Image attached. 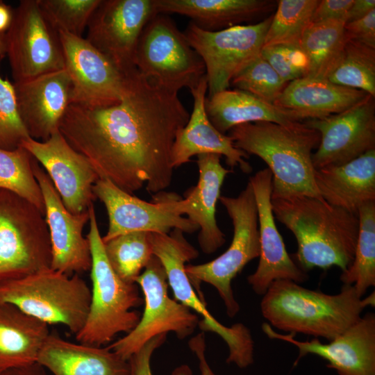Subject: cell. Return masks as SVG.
I'll return each instance as SVG.
<instances>
[{
  "label": "cell",
  "mask_w": 375,
  "mask_h": 375,
  "mask_svg": "<svg viewBox=\"0 0 375 375\" xmlns=\"http://www.w3.org/2000/svg\"><path fill=\"white\" fill-rule=\"evenodd\" d=\"M167 334L159 335L146 343L128 360L131 375H153L151 369V358L154 351L166 340ZM191 351L199 360L201 375H215L206 358V340L204 333L197 334L188 342ZM172 375H192L188 365H182L176 367Z\"/></svg>",
  "instance_id": "cell-39"
},
{
  "label": "cell",
  "mask_w": 375,
  "mask_h": 375,
  "mask_svg": "<svg viewBox=\"0 0 375 375\" xmlns=\"http://www.w3.org/2000/svg\"><path fill=\"white\" fill-rule=\"evenodd\" d=\"M33 160L22 146L14 150L0 148V189L17 194L44 212L42 193L33 173Z\"/></svg>",
  "instance_id": "cell-35"
},
{
  "label": "cell",
  "mask_w": 375,
  "mask_h": 375,
  "mask_svg": "<svg viewBox=\"0 0 375 375\" xmlns=\"http://www.w3.org/2000/svg\"><path fill=\"white\" fill-rule=\"evenodd\" d=\"M149 232H131L103 242L106 258L123 281L135 283L153 256Z\"/></svg>",
  "instance_id": "cell-34"
},
{
  "label": "cell",
  "mask_w": 375,
  "mask_h": 375,
  "mask_svg": "<svg viewBox=\"0 0 375 375\" xmlns=\"http://www.w3.org/2000/svg\"><path fill=\"white\" fill-rule=\"evenodd\" d=\"M101 0H38L47 21L58 33L83 37Z\"/></svg>",
  "instance_id": "cell-37"
},
{
  "label": "cell",
  "mask_w": 375,
  "mask_h": 375,
  "mask_svg": "<svg viewBox=\"0 0 375 375\" xmlns=\"http://www.w3.org/2000/svg\"><path fill=\"white\" fill-rule=\"evenodd\" d=\"M14 82L65 68L58 33L45 19L38 0H22L3 38Z\"/></svg>",
  "instance_id": "cell-13"
},
{
  "label": "cell",
  "mask_w": 375,
  "mask_h": 375,
  "mask_svg": "<svg viewBox=\"0 0 375 375\" xmlns=\"http://www.w3.org/2000/svg\"><path fill=\"white\" fill-rule=\"evenodd\" d=\"M38 362L53 375H131L128 360L108 347L75 343L51 333Z\"/></svg>",
  "instance_id": "cell-26"
},
{
  "label": "cell",
  "mask_w": 375,
  "mask_h": 375,
  "mask_svg": "<svg viewBox=\"0 0 375 375\" xmlns=\"http://www.w3.org/2000/svg\"><path fill=\"white\" fill-rule=\"evenodd\" d=\"M345 24L330 20L310 23L306 28L299 48L307 60L306 77L326 79L346 41Z\"/></svg>",
  "instance_id": "cell-31"
},
{
  "label": "cell",
  "mask_w": 375,
  "mask_h": 375,
  "mask_svg": "<svg viewBox=\"0 0 375 375\" xmlns=\"http://www.w3.org/2000/svg\"><path fill=\"white\" fill-rule=\"evenodd\" d=\"M272 206L274 218L297 240L295 258L303 271L337 267L344 272L351 265L357 243L358 214L309 196L272 199Z\"/></svg>",
  "instance_id": "cell-2"
},
{
  "label": "cell",
  "mask_w": 375,
  "mask_h": 375,
  "mask_svg": "<svg viewBox=\"0 0 375 375\" xmlns=\"http://www.w3.org/2000/svg\"><path fill=\"white\" fill-rule=\"evenodd\" d=\"M92 191L108 213V228L102 237L103 242L131 232L169 233L176 228L192 233L199 230L188 218L168 210L156 197L152 202L145 201L101 178L95 182Z\"/></svg>",
  "instance_id": "cell-21"
},
{
  "label": "cell",
  "mask_w": 375,
  "mask_h": 375,
  "mask_svg": "<svg viewBox=\"0 0 375 375\" xmlns=\"http://www.w3.org/2000/svg\"><path fill=\"white\" fill-rule=\"evenodd\" d=\"M326 79L375 97V49L346 39Z\"/></svg>",
  "instance_id": "cell-33"
},
{
  "label": "cell",
  "mask_w": 375,
  "mask_h": 375,
  "mask_svg": "<svg viewBox=\"0 0 375 375\" xmlns=\"http://www.w3.org/2000/svg\"><path fill=\"white\" fill-rule=\"evenodd\" d=\"M374 9V0H354L347 14L345 22L347 24L360 19Z\"/></svg>",
  "instance_id": "cell-44"
},
{
  "label": "cell",
  "mask_w": 375,
  "mask_h": 375,
  "mask_svg": "<svg viewBox=\"0 0 375 375\" xmlns=\"http://www.w3.org/2000/svg\"><path fill=\"white\" fill-rule=\"evenodd\" d=\"M228 136L235 147L258 156L267 165L272 174V199L322 198L312 160V151L320 140L317 130L303 122H257L233 127Z\"/></svg>",
  "instance_id": "cell-4"
},
{
  "label": "cell",
  "mask_w": 375,
  "mask_h": 375,
  "mask_svg": "<svg viewBox=\"0 0 375 375\" xmlns=\"http://www.w3.org/2000/svg\"><path fill=\"white\" fill-rule=\"evenodd\" d=\"M58 35L65 69L72 83L71 103L101 107L118 103L128 75L122 73L83 37L64 32Z\"/></svg>",
  "instance_id": "cell-15"
},
{
  "label": "cell",
  "mask_w": 375,
  "mask_h": 375,
  "mask_svg": "<svg viewBox=\"0 0 375 375\" xmlns=\"http://www.w3.org/2000/svg\"><path fill=\"white\" fill-rule=\"evenodd\" d=\"M51 247L44 212L0 189V282L51 269Z\"/></svg>",
  "instance_id": "cell-9"
},
{
  "label": "cell",
  "mask_w": 375,
  "mask_h": 375,
  "mask_svg": "<svg viewBox=\"0 0 375 375\" xmlns=\"http://www.w3.org/2000/svg\"><path fill=\"white\" fill-rule=\"evenodd\" d=\"M268 62L258 54L231 79V85L274 104L286 86Z\"/></svg>",
  "instance_id": "cell-38"
},
{
  "label": "cell",
  "mask_w": 375,
  "mask_h": 375,
  "mask_svg": "<svg viewBox=\"0 0 375 375\" xmlns=\"http://www.w3.org/2000/svg\"><path fill=\"white\" fill-rule=\"evenodd\" d=\"M157 13L190 17L200 28L217 31L258 18L272 10L270 0H153Z\"/></svg>",
  "instance_id": "cell-28"
},
{
  "label": "cell",
  "mask_w": 375,
  "mask_h": 375,
  "mask_svg": "<svg viewBox=\"0 0 375 375\" xmlns=\"http://www.w3.org/2000/svg\"><path fill=\"white\" fill-rule=\"evenodd\" d=\"M156 14L153 0H101L88 24L85 39L128 75L136 70L133 59L141 33Z\"/></svg>",
  "instance_id": "cell-14"
},
{
  "label": "cell",
  "mask_w": 375,
  "mask_h": 375,
  "mask_svg": "<svg viewBox=\"0 0 375 375\" xmlns=\"http://www.w3.org/2000/svg\"><path fill=\"white\" fill-rule=\"evenodd\" d=\"M359 227L354 258L340 276L343 285H353L362 297L375 285V201L358 210Z\"/></svg>",
  "instance_id": "cell-32"
},
{
  "label": "cell",
  "mask_w": 375,
  "mask_h": 375,
  "mask_svg": "<svg viewBox=\"0 0 375 375\" xmlns=\"http://www.w3.org/2000/svg\"><path fill=\"white\" fill-rule=\"evenodd\" d=\"M256 200L260 244L259 262L247 282L253 292L263 295L278 280L305 282L308 276L289 256L276 223L272 206V174L268 168L249 178Z\"/></svg>",
  "instance_id": "cell-19"
},
{
  "label": "cell",
  "mask_w": 375,
  "mask_h": 375,
  "mask_svg": "<svg viewBox=\"0 0 375 375\" xmlns=\"http://www.w3.org/2000/svg\"><path fill=\"white\" fill-rule=\"evenodd\" d=\"M315 182L328 203L358 214L375 201V149L342 165L316 169Z\"/></svg>",
  "instance_id": "cell-25"
},
{
  "label": "cell",
  "mask_w": 375,
  "mask_h": 375,
  "mask_svg": "<svg viewBox=\"0 0 375 375\" xmlns=\"http://www.w3.org/2000/svg\"><path fill=\"white\" fill-rule=\"evenodd\" d=\"M153 253L162 265L174 299L201 316L198 326L204 332L217 334L228 348L227 363L241 369L253 362L254 343L249 329L243 324L226 326L208 310L192 286L185 272L186 262L198 257V251L190 244L179 229L170 233H150Z\"/></svg>",
  "instance_id": "cell-8"
},
{
  "label": "cell",
  "mask_w": 375,
  "mask_h": 375,
  "mask_svg": "<svg viewBox=\"0 0 375 375\" xmlns=\"http://www.w3.org/2000/svg\"><path fill=\"white\" fill-rule=\"evenodd\" d=\"M33 169L44 199L51 247V269L69 276L90 271V247L88 238L83 234L90 220L89 208L78 214L71 213L65 207L49 176L35 158Z\"/></svg>",
  "instance_id": "cell-18"
},
{
  "label": "cell",
  "mask_w": 375,
  "mask_h": 375,
  "mask_svg": "<svg viewBox=\"0 0 375 375\" xmlns=\"http://www.w3.org/2000/svg\"><path fill=\"white\" fill-rule=\"evenodd\" d=\"M374 303V292L362 299L353 285H343L339 293L329 294L292 281L278 280L262 295L260 311L268 324L278 330L331 341Z\"/></svg>",
  "instance_id": "cell-3"
},
{
  "label": "cell",
  "mask_w": 375,
  "mask_h": 375,
  "mask_svg": "<svg viewBox=\"0 0 375 375\" xmlns=\"http://www.w3.org/2000/svg\"><path fill=\"white\" fill-rule=\"evenodd\" d=\"M345 38L375 49V9L365 17L345 24Z\"/></svg>",
  "instance_id": "cell-42"
},
{
  "label": "cell",
  "mask_w": 375,
  "mask_h": 375,
  "mask_svg": "<svg viewBox=\"0 0 375 375\" xmlns=\"http://www.w3.org/2000/svg\"><path fill=\"white\" fill-rule=\"evenodd\" d=\"M219 200L226 208L233 226V235L228 248L215 259L199 265H185V272L199 298L205 302L200 284L212 285L223 301L229 317L240 311L232 281L252 260L260 255L258 212L251 185L236 197L220 196Z\"/></svg>",
  "instance_id": "cell-7"
},
{
  "label": "cell",
  "mask_w": 375,
  "mask_h": 375,
  "mask_svg": "<svg viewBox=\"0 0 375 375\" xmlns=\"http://www.w3.org/2000/svg\"><path fill=\"white\" fill-rule=\"evenodd\" d=\"M135 283L144 295V309L137 326L108 347L128 360L153 338L174 332L184 339L198 326V315L168 294V282L159 259L152 256Z\"/></svg>",
  "instance_id": "cell-11"
},
{
  "label": "cell",
  "mask_w": 375,
  "mask_h": 375,
  "mask_svg": "<svg viewBox=\"0 0 375 375\" xmlns=\"http://www.w3.org/2000/svg\"><path fill=\"white\" fill-rule=\"evenodd\" d=\"M190 91L194 101L193 110L175 138L171 153L172 167H180L194 156L215 153L224 156L231 167H239L243 172L250 173L252 167L245 160L247 154L235 147L231 137L217 130L208 119L205 109L208 91L206 75Z\"/></svg>",
  "instance_id": "cell-24"
},
{
  "label": "cell",
  "mask_w": 375,
  "mask_h": 375,
  "mask_svg": "<svg viewBox=\"0 0 375 375\" xmlns=\"http://www.w3.org/2000/svg\"><path fill=\"white\" fill-rule=\"evenodd\" d=\"M260 55L286 83L307 75V60L299 47L283 44L264 47Z\"/></svg>",
  "instance_id": "cell-41"
},
{
  "label": "cell",
  "mask_w": 375,
  "mask_h": 375,
  "mask_svg": "<svg viewBox=\"0 0 375 375\" xmlns=\"http://www.w3.org/2000/svg\"><path fill=\"white\" fill-rule=\"evenodd\" d=\"M90 229L87 235L91 252V299L86 320L75 335L78 342L102 347L120 333L131 331L138 324L140 312L132 310L144 299L139 286L121 279L111 267L105 253L93 203L89 207Z\"/></svg>",
  "instance_id": "cell-5"
},
{
  "label": "cell",
  "mask_w": 375,
  "mask_h": 375,
  "mask_svg": "<svg viewBox=\"0 0 375 375\" xmlns=\"http://www.w3.org/2000/svg\"><path fill=\"white\" fill-rule=\"evenodd\" d=\"M13 10L10 6L0 1V38L3 33L8 31L11 25Z\"/></svg>",
  "instance_id": "cell-46"
},
{
  "label": "cell",
  "mask_w": 375,
  "mask_h": 375,
  "mask_svg": "<svg viewBox=\"0 0 375 375\" xmlns=\"http://www.w3.org/2000/svg\"><path fill=\"white\" fill-rule=\"evenodd\" d=\"M205 109L212 124L223 134L246 123L288 124L299 122L290 111L238 89L225 90L206 97Z\"/></svg>",
  "instance_id": "cell-30"
},
{
  "label": "cell",
  "mask_w": 375,
  "mask_h": 375,
  "mask_svg": "<svg viewBox=\"0 0 375 375\" xmlns=\"http://www.w3.org/2000/svg\"><path fill=\"white\" fill-rule=\"evenodd\" d=\"M18 111L30 138L47 140L59 130L71 104L72 83L64 69L14 82Z\"/></svg>",
  "instance_id": "cell-23"
},
{
  "label": "cell",
  "mask_w": 375,
  "mask_h": 375,
  "mask_svg": "<svg viewBox=\"0 0 375 375\" xmlns=\"http://www.w3.org/2000/svg\"><path fill=\"white\" fill-rule=\"evenodd\" d=\"M20 146L42 165L71 213H81L93 203L96 197L92 188L99 177L88 160L69 144L59 130L47 140L29 138Z\"/></svg>",
  "instance_id": "cell-17"
},
{
  "label": "cell",
  "mask_w": 375,
  "mask_h": 375,
  "mask_svg": "<svg viewBox=\"0 0 375 375\" xmlns=\"http://www.w3.org/2000/svg\"><path fill=\"white\" fill-rule=\"evenodd\" d=\"M3 40V38H0V42H2Z\"/></svg>",
  "instance_id": "cell-48"
},
{
  "label": "cell",
  "mask_w": 375,
  "mask_h": 375,
  "mask_svg": "<svg viewBox=\"0 0 375 375\" xmlns=\"http://www.w3.org/2000/svg\"><path fill=\"white\" fill-rule=\"evenodd\" d=\"M367 95L362 90L339 85L326 78L306 76L286 85L274 104L303 122L341 112Z\"/></svg>",
  "instance_id": "cell-27"
},
{
  "label": "cell",
  "mask_w": 375,
  "mask_h": 375,
  "mask_svg": "<svg viewBox=\"0 0 375 375\" xmlns=\"http://www.w3.org/2000/svg\"><path fill=\"white\" fill-rule=\"evenodd\" d=\"M29 138L19 114L13 84L0 76V148L14 150Z\"/></svg>",
  "instance_id": "cell-40"
},
{
  "label": "cell",
  "mask_w": 375,
  "mask_h": 375,
  "mask_svg": "<svg viewBox=\"0 0 375 375\" xmlns=\"http://www.w3.org/2000/svg\"><path fill=\"white\" fill-rule=\"evenodd\" d=\"M49 334L48 324L0 302V373L37 362Z\"/></svg>",
  "instance_id": "cell-29"
},
{
  "label": "cell",
  "mask_w": 375,
  "mask_h": 375,
  "mask_svg": "<svg viewBox=\"0 0 375 375\" xmlns=\"http://www.w3.org/2000/svg\"><path fill=\"white\" fill-rule=\"evenodd\" d=\"M0 375H47V374L45 368L37 362L3 371Z\"/></svg>",
  "instance_id": "cell-45"
},
{
  "label": "cell",
  "mask_w": 375,
  "mask_h": 375,
  "mask_svg": "<svg viewBox=\"0 0 375 375\" xmlns=\"http://www.w3.org/2000/svg\"><path fill=\"white\" fill-rule=\"evenodd\" d=\"M178 93L136 69L128 76L118 103L101 107L71 103L59 131L99 178L131 194L144 186L158 194L172 183V146L190 117Z\"/></svg>",
  "instance_id": "cell-1"
},
{
  "label": "cell",
  "mask_w": 375,
  "mask_h": 375,
  "mask_svg": "<svg viewBox=\"0 0 375 375\" xmlns=\"http://www.w3.org/2000/svg\"><path fill=\"white\" fill-rule=\"evenodd\" d=\"M90 299V288L78 274L52 269L0 282V302L48 325H63L75 335L86 320Z\"/></svg>",
  "instance_id": "cell-6"
},
{
  "label": "cell",
  "mask_w": 375,
  "mask_h": 375,
  "mask_svg": "<svg viewBox=\"0 0 375 375\" xmlns=\"http://www.w3.org/2000/svg\"><path fill=\"white\" fill-rule=\"evenodd\" d=\"M134 65L145 78L178 92L196 87L206 75L204 63L172 19L157 13L144 27L134 54Z\"/></svg>",
  "instance_id": "cell-10"
},
{
  "label": "cell",
  "mask_w": 375,
  "mask_h": 375,
  "mask_svg": "<svg viewBox=\"0 0 375 375\" xmlns=\"http://www.w3.org/2000/svg\"><path fill=\"white\" fill-rule=\"evenodd\" d=\"M6 53L5 44L3 40L0 42V57H1Z\"/></svg>",
  "instance_id": "cell-47"
},
{
  "label": "cell",
  "mask_w": 375,
  "mask_h": 375,
  "mask_svg": "<svg viewBox=\"0 0 375 375\" xmlns=\"http://www.w3.org/2000/svg\"><path fill=\"white\" fill-rule=\"evenodd\" d=\"M353 1L354 0L319 1L313 12L311 23L330 20H342L345 22L347 14Z\"/></svg>",
  "instance_id": "cell-43"
},
{
  "label": "cell",
  "mask_w": 375,
  "mask_h": 375,
  "mask_svg": "<svg viewBox=\"0 0 375 375\" xmlns=\"http://www.w3.org/2000/svg\"><path fill=\"white\" fill-rule=\"evenodd\" d=\"M264 333L270 339L290 343L298 349L294 365L301 358L313 354L326 360L327 367L338 375H375V315L368 312L351 326L328 343L319 338L299 341L292 333L276 332L267 322L262 325Z\"/></svg>",
  "instance_id": "cell-20"
},
{
  "label": "cell",
  "mask_w": 375,
  "mask_h": 375,
  "mask_svg": "<svg viewBox=\"0 0 375 375\" xmlns=\"http://www.w3.org/2000/svg\"><path fill=\"white\" fill-rule=\"evenodd\" d=\"M319 0H280L267 31L263 47L283 44L299 47Z\"/></svg>",
  "instance_id": "cell-36"
},
{
  "label": "cell",
  "mask_w": 375,
  "mask_h": 375,
  "mask_svg": "<svg viewBox=\"0 0 375 375\" xmlns=\"http://www.w3.org/2000/svg\"><path fill=\"white\" fill-rule=\"evenodd\" d=\"M222 156L207 153L197 156L199 179L185 193L183 199L174 194H157V197L171 212L188 218L199 228L198 242L201 251L211 254L225 242V236L216 219V206L221 188L230 170L220 162Z\"/></svg>",
  "instance_id": "cell-22"
},
{
  "label": "cell",
  "mask_w": 375,
  "mask_h": 375,
  "mask_svg": "<svg viewBox=\"0 0 375 375\" xmlns=\"http://www.w3.org/2000/svg\"><path fill=\"white\" fill-rule=\"evenodd\" d=\"M272 15L258 23L205 31L190 22L183 33L202 59L208 82L207 97L228 90L233 77L260 54Z\"/></svg>",
  "instance_id": "cell-12"
},
{
  "label": "cell",
  "mask_w": 375,
  "mask_h": 375,
  "mask_svg": "<svg viewBox=\"0 0 375 375\" xmlns=\"http://www.w3.org/2000/svg\"><path fill=\"white\" fill-rule=\"evenodd\" d=\"M374 98L368 94L341 112L304 122L320 135L312 156L315 169L344 164L375 149Z\"/></svg>",
  "instance_id": "cell-16"
}]
</instances>
